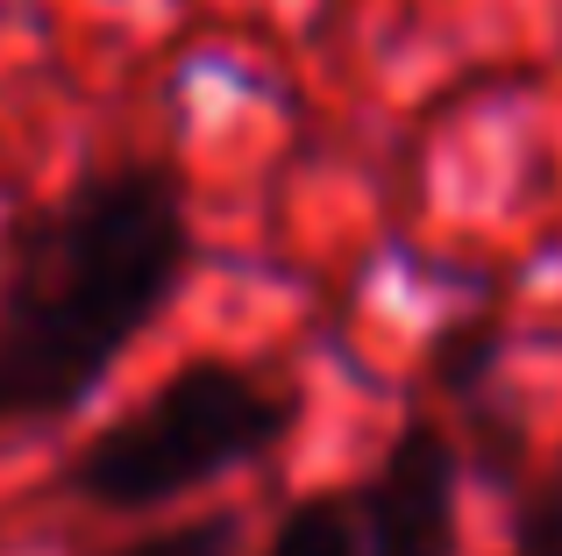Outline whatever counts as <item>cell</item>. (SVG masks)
<instances>
[{
    "instance_id": "cell-5",
    "label": "cell",
    "mask_w": 562,
    "mask_h": 556,
    "mask_svg": "<svg viewBox=\"0 0 562 556\" xmlns=\"http://www.w3.org/2000/svg\"><path fill=\"white\" fill-rule=\"evenodd\" d=\"M243 549V521L235 514H200V521H179V529H157L143 543L114 549V556H235Z\"/></svg>"
},
{
    "instance_id": "cell-4",
    "label": "cell",
    "mask_w": 562,
    "mask_h": 556,
    "mask_svg": "<svg viewBox=\"0 0 562 556\" xmlns=\"http://www.w3.org/2000/svg\"><path fill=\"white\" fill-rule=\"evenodd\" d=\"M263 556H363V507L342 500V492L292 500Z\"/></svg>"
},
{
    "instance_id": "cell-6",
    "label": "cell",
    "mask_w": 562,
    "mask_h": 556,
    "mask_svg": "<svg viewBox=\"0 0 562 556\" xmlns=\"http://www.w3.org/2000/svg\"><path fill=\"white\" fill-rule=\"evenodd\" d=\"M513 556H562V471L527 492L520 529H513Z\"/></svg>"
},
{
    "instance_id": "cell-2",
    "label": "cell",
    "mask_w": 562,
    "mask_h": 556,
    "mask_svg": "<svg viewBox=\"0 0 562 556\" xmlns=\"http://www.w3.org/2000/svg\"><path fill=\"white\" fill-rule=\"evenodd\" d=\"M292 429V400L243 364H186L157 392H143L114 429H100L79 457L65 464V486L86 507L108 514H150L179 492L228 478L243 464L271 457Z\"/></svg>"
},
{
    "instance_id": "cell-1",
    "label": "cell",
    "mask_w": 562,
    "mask_h": 556,
    "mask_svg": "<svg viewBox=\"0 0 562 556\" xmlns=\"http://www.w3.org/2000/svg\"><path fill=\"white\" fill-rule=\"evenodd\" d=\"M192 271L171 165H114L22 214L0 243V421H65Z\"/></svg>"
},
{
    "instance_id": "cell-3",
    "label": "cell",
    "mask_w": 562,
    "mask_h": 556,
    "mask_svg": "<svg viewBox=\"0 0 562 556\" xmlns=\"http://www.w3.org/2000/svg\"><path fill=\"white\" fill-rule=\"evenodd\" d=\"M363 556H456V449L441 429L413 421L384 443L357 492Z\"/></svg>"
}]
</instances>
